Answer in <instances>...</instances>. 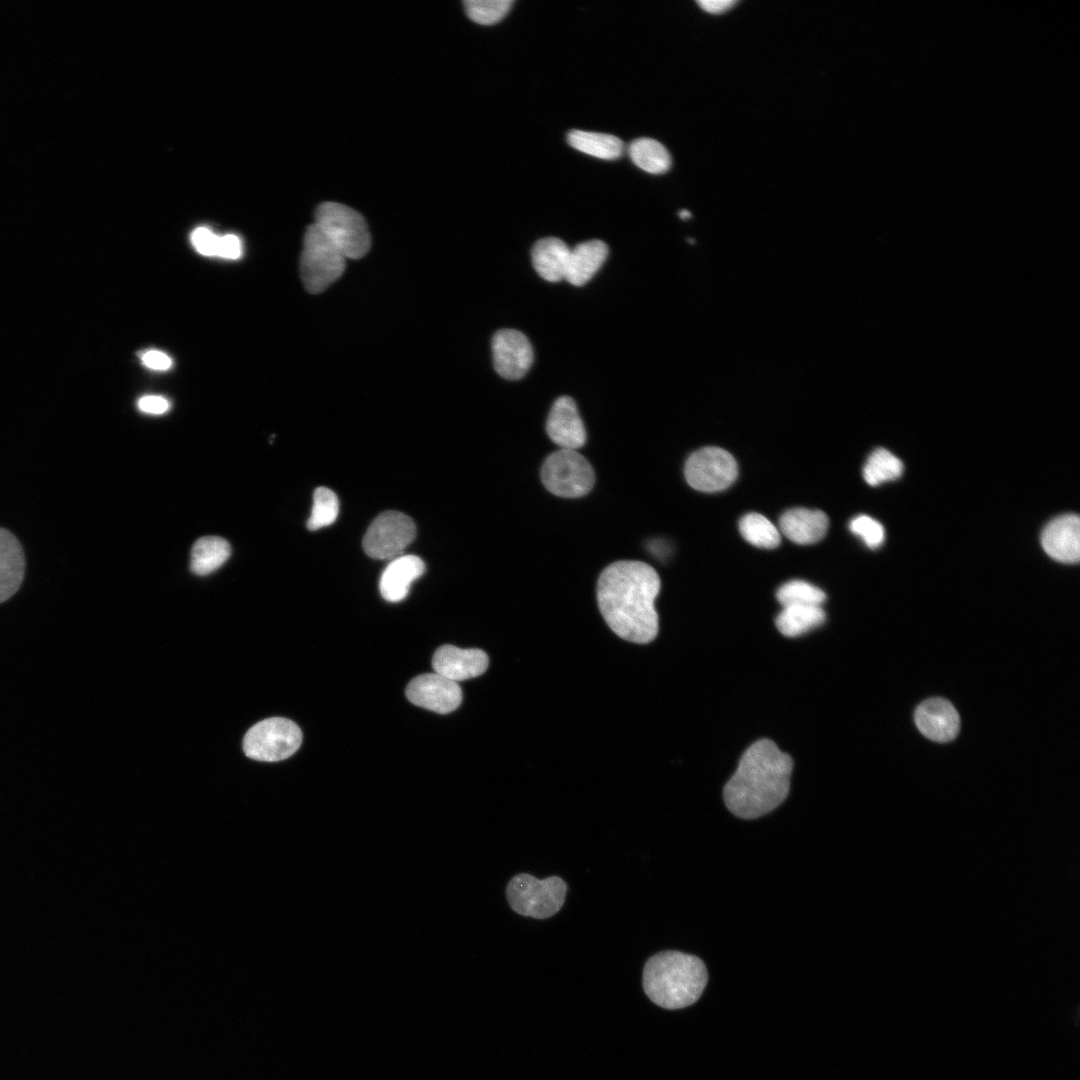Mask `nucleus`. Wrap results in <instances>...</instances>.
<instances>
[{"mask_svg": "<svg viewBox=\"0 0 1080 1080\" xmlns=\"http://www.w3.org/2000/svg\"><path fill=\"white\" fill-rule=\"evenodd\" d=\"M661 582L656 570L647 563L621 560L607 566L597 583L599 610L620 638L645 644L658 633V615L654 601Z\"/></svg>", "mask_w": 1080, "mask_h": 1080, "instance_id": "f257e3e1", "label": "nucleus"}, {"mask_svg": "<svg viewBox=\"0 0 1080 1080\" xmlns=\"http://www.w3.org/2000/svg\"><path fill=\"white\" fill-rule=\"evenodd\" d=\"M793 760L769 739L754 742L723 789L728 810L755 819L777 808L788 796Z\"/></svg>", "mask_w": 1080, "mask_h": 1080, "instance_id": "f03ea898", "label": "nucleus"}, {"mask_svg": "<svg viewBox=\"0 0 1080 1080\" xmlns=\"http://www.w3.org/2000/svg\"><path fill=\"white\" fill-rule=\"evenodd\" d=\"M708 981L702 960L679 951H663L650 957L643 969V989L649 999L666 1009L695 1003Z\"/></svg>", "mask_w": 1080, "mask_h": 1080, "instance_id": "7ed1b4c3", "label": "nucleus"}, {"mask_svg": "<svg viewBox=\"0 0 1080 1080\" xmlns=\"http://www.w3.org/2000/svg\"><path fill=\"white\" fill-rule=\"evenodd\" d=\"M314 224L346 258L360 259L371 246V237L363 216L337 202H323L315 211Z\"/></svg>", "mask_w": 1080, "mask_h": 1080, "instance_id": "20e7f679", "label": "nucleus"}, {"mask_svg": "<svg viewBox=\"0 0 1080 1080\" xmlns=\"http://www.w3.org/2000/svg\"><path fill=\"white\" fill-rule=\"evenodd\" d=\"M346 257L313 223L305 231L300 276L305 289L319 294L345 271Z\"/></svg>", "mask_w": 1080, "mask_h": 1080, "instance_id": "39448f33", "label": "nucleus"}, {"mask_svg": "<svg viewBox=\"0 0 1080 1080\" xmlns=\"http://www.w3.org/2000/svg\"><path fill=\"white\" fill-rule=\"evenodd\" d=\"M567 885L558 876L542 880L528 873L512 877L506 888L510 907L522 916L546 919L555 915L563 906Z\"/></svg>", "mask_w": 1080, "mask_h": 1080, "instance_id": "423d86ee", "label": "nucleus"}, {"mask_svg": "<svg viewBox=\"0 0 1080 1080\" xmlns=\"http://www.w3.org/2000/svg\"><path fill=\"white\" fill-rule=\"evenodd\" d=\"M541 480L545 488L556 496L578 498L591 491L595 475L585 456L576 450L560 449L545 459Z\"/></svg>", "mask_w": 1080, "mask_h": 1080, "instance_id": "0eeeda50", "label": "nucleus"}, {"mask_svg": "<svg viewBox=\"0 0 1080 1080\" xmlns=\"http://www.w3.org/2000/svg\"><path fill=\"white\" fill-rule=\"evenodd\" d=\"M301 742L302 732L293 721L273 717L248 730L243 739V750L249 758L274 762L293 755Z\"/></svg>", "mask_w": 1080, "mask_h": 1080, "instance_id": "6e6552de", "label": "nucleus"}, {"mask_svg": "<svg viewBox=\"0 0 1080 1080\" xmlns=\"http://www.w3.org/2000/svg\"><path fill=\"white\" fill-rule=\"evenodd\" d=\"M416 536V526L398 511L381 513L368 527L363 538L365 553L374 559L392 560L402 554Z\"/></svg>", "mask_w": 1080, "mask_h": 1080, "instance_id": "1a4fd4ad", "label": "nucleus"}, {"mask_svg": "<svg viewBox=\"0 0 1080 1080\" xmlns=\"http://www.w3.org/2000/svg\"><path fill=\"white\" fill-rule=\"evenodd\" d=\"M738 466L734 457L719 447H704L692 453L684 467L688 484L701 492H718L736 479Z\"/></svg>", "mask_w": 1080, "mask_h": 1080, "instance_id": "9d476101", "label": "nucleus"}, {"mask_svg": "<svg viewBox=\"0 0 1080 1080\" xmlns=\"http://www.w3.org/2000/svg\"><path fill=\"white\" fill-rule=\"evenodd\" d=\"M492 356L496 372L507 380H518L533 362L528 338L515 329H501L492 338Z\"/></svg>", "mask_w": 1080, "mask_h": 1080, "instance_id": "9b49d317", "label": "nucleus"}, {"mask_svg": "<svg viewBox=\"0 0 1080 1080\" xmlns=\"http://www.w3.org/2000/svg\"><path fill=\"white\" fill-rule=\"evenodd\" d=\"M407 699L427 710L447 714L462 701L460 686L437 673H427L412 679L406 688Z\"/></svg>", "mask_w": 1080, "mask_h": 1080, "instance_id": "f8f14e48", "label": "nucleus"}, {"mask_svg": "<svg viewBox=\"0 0 1080 1080\" xmlns=\"http://www.w3.org/2000/svg\"><path fill=\"white\" fill-rule=\"evenodd\" d=\"M914 720L918 730L935 742H949L959 733L958 712L943 698L935 697L923 701L915 710Z\"/></svg>", "mask_w": 1080, "mask_h": 1080, "instance_id": "ddd939ff", "label": "nucleus"}, {"mask_svg": "<svg viewBox=\"0 0 1080 1080\" xmlns=\"http://www.w3.org/2000/svg\"><path fill=\"white\" fill-rule=\"evenodd\" d=\"M546 431L561 449L577 450L586 442V430L575 401L569 396L555 400L549 412Z\"/></svg>", "mask_w": 1080, "mask_h": 1080, "instance_id": "4468645a", "label": "nucleus"}, {"mask_svg": "<svg viewBox=\"0 0 1080 1080\" xmlns=\"http://www.w3.org/2000/svg\"><path fill=\"white\" fill-rule=\"evenodd\" d=\"M487 654L480 649H462L453 645L439 647L432 666L435 673L454 682L480 676L488 667Z\"/></svg>", "mask_w": 1080, "mask_h": 1080, "instance_id": "2eb2a0df", "label": "nucleus"}, {"mask_svg": "<svg viewBox=\"0 0 1080 1080\" xmlns=\"http://www.w3.org/2000/svg\"><path fill=\"white\" fill-rule=\"evenodd\" d=\"M1044 551L1054 560L1073 564L1080 557V520L1075 514L1061 515L1047 524L1041 535Z\"/></svg>", "mask_w": 1080, "mask_h": 1080, "instance_id": "dca6fc26", "label": "nucleus"}, {"mask_svg": "<svg viewBox=\"0 0 1080 1080\" xmlns=\"http://www.w3.org/2000/svg\"><path fill=\"white\" fill-rule=\"evenodd\" d=\"M425 571V564L416 555H400L390 561L383 571L379 589L382 597L389 602L403 600L411 584Z\"/></svg>", "mask_w": 1080, "mask_h": 1080, "instance_id": "f3484780", "label": "nucleus"}, {"mask_svg": "<svg viewBox=\"0 0 1080 1080\" xmlns=\"http://www.w3.org/2000/svg\"><path fill=\"white\" fill-rule=\"evenodd\" d=\"M828 524V517L823 511L800 507L785 511L779 520L784 536L800 545L820 541L826 534Z\"/></svg>", "mask_w": 1080, "mask_h": 1080, "instance_id": "a211bd4d", "label": "nucleus"}, {"mask_svg": "<svg viewBox=\"0 0 1080 1080\" xmlns=\"http://www.w3.org/2000/svg\"><path fill=\"white\" fill-rule=\"evenodd\" d=\"M25 556L21 543L9 530L0 527V604L21 587Z\"/></svg>", "mask_w": 1080, "mask_h": 1080, "instance_id": "6ab92c4d", "label": "nucleus"}, {"mask_svg": "<svg viewBox=\"0 0 1080 1080\" xmlns=\"http://www.w3.org/2000/svg\"><path fill=\"white\" fill-rule=\"evenodd\" d=\"M608 252L607 244L598 239L570 248L565 280L574 286L586 284L605 262Z\"/></svg>", "mask_w": 1080, "mask_h": 1080, "instance_id": "aec40b11", "label": "nucleus"}, {"mask_svg": "<svg viewBox=\"0 0 1080 1080\" xmlns=\"http://www.w3.org/2000/svg\"><path fill=\"white\" fill-rule=\"evenodd\" d=\"M570 248L556 237L538 240L531 251L532 264L538 275L548 282L565 279Z\"/></svg>", "mask_w": 1080, "mask_h": 1080, "instance_id": "412c9836", "label": "nucleus"}, {"mask_svg": "<svg viewBox=\"0 0 1080 1080\" xmlns=\"http://www.w3.org/2000/svg\"><path fill=\"white\" fill-rule=\"evenodd\" d=\"M825 618L821 606L789 605L783 607L775 623L784 636L797 637L823 624Z\"/></svg>", "mask_w": 1080, "mask_h": 1080, "instance_id": "4be33fe9", "label": "nucleus"}, {"mask_svg": "<svg viewBox=\"0 0 1080 1080\" xmlns=\"http://www.w3.org/2000/svg\"><path fill=\"white\" fill-rule=\"evenodd\" d=\"M229 543L218 536H205L198 539L191 551V571L200 576L210 574L221 567L230 557Z\"/></svg>", "mask_w": 1080, "mask_h": 1080, "instance_id": "5701e85b", "label": "nucleus"}, {"mask_svg": "<svg viewBox=\"0 0 1080 1080\" xmlns=\"http://www.w3.org/2000/svg\"><path fill=\"white\" fill-rule=\"evenodd\" d=\"M567 141L574 149L604 160L617 159L624 151L623 141L606 133L571 130Z\"/></svg>", "mask_w": 1080, "mask_h": 1080, "instance_id": "b1692460", "label": "nucleus"}, {"mask_svg": "<svg viewBox=\"0 0 1080 1080\" xmlns=\"http://www.w3.org/2000/svg\"><path fill=\"white\" fill-rule=\"evenodd\" d=\"M628 154L638 168L651 174H663L671 167L672 159L669 151L663 144L652 138L635 139L628 146Z\"/></svg>", "mask_w": 1080, "mask_h": 1080, "instance_id": "393cba45", "label": "nucleus"}, {"mask_svg": "<svg viewBox=\"0 0 1080 1080\" xmlns=\"http://www.w3.org/2000/svg\"><path fill=\"white\" fill-rule=\"evenodd\" d=\"M739 531L747 542L759 548L772 549L781 541L778 528L768 518L755 512L740 519Z\"/></svg>", "mask_w": 1080, "mask_h": 1080, "instance_id": "a878e982", "label": "nucleus"}, {"mask_svg": "<svg viewBox=\"0 0 1080 1080\" xmlns=\"http://www.w3.org/2000/svg\"><path fill=\"white\" fill-rule=\"evenodd\" d=\"M903 473V463L894 454L884 448L875 449L867 458L863 467V477L870 486H877L899 478Z\"/></svg>", "mask_w": 1080, "mask_h": 1080, "instance_id": "bb28decb", "label": "nucleus"}, {"mask_svg": "<svg viewBox=\"0 0 1080 1080\" xmlns=\"http://www.w3.org/2000/svg\"><path fill=\"white\" fill-rule=\"evenodd\" d=\"M776 598L783 607L789 605L821 606L826 600V595L822 589L809 582L790 580L779 587Z\"/></svg>", "mask_w": 1080, "mask_h": 1080, "instance_id": "cd10ccee", "label": "nucleus"}, {"mask_svg": "<svg viewBox=\"0 0 1080 1080\" xmlns=\"http://www.w3.org/2000/svg\"><path fill=\"white\" fill-rule=\"evenodd\" d=\"M339 512V501L329 488L318 487L313 494V506L307 521L311 531L329 526L335 522Z\"/></svg>", "mask_w": 1080, "mask_h": 1080, "instance_id": "c85d7f7f", "label": "nucleus"}, {"mask_svg": "<svg viewBox=\"0 0 1080 1080\" xmlns=\"http://www.w3.org/2000/svg\"><path fill=\"white\" fill-rule=\"evenodd\" d=\"M513 3L511 0H466L463 2L468 17L483 25L499 22L509 12Z\"/></svg>", "mask_w": 1080, "mask_h": 1080, "instance_id": "c756f323", "label": "nucleus"}, {"mask_svg": "<svg viewBox=\"0 0 1080 1080\" xmlns=\"http://www.w3.org/2000/svg\"><path fill=\"white\" fill-rule=\"evenodd\" d=\"M849 529L871 549L879 547L885 538L881 523L868 515L861 514L854 517L849 523Z\"/></svg>", "mask_w": 1080, "mask_h": 1080, "instance_id": "7c9ffc66", "label": "nucleus"}, {"mask_svg": "<svg viewBox=\"0 0 1080 1080\" xmlns=\"http://www.w3.org/2000/svg\"><path fill=\"white\" fill-rule=\"evenodd\" d=\"M191 243L204 256H217L220 248V236L206 227H198L191 233Z\"/></svg>", "mask_w": 1080, "mask_h": 1080, "instance_id": "2f4dec72", "label": "nucleus"}, {"mask_svg": "<svg viewBox=\"0 0 1080 1080\" xmlns=\"http://www.w3.org/2000/svg\"><path fill=\"white\" fill-rule=\"evenodd\" d=\"M138 409L144 413L160 415L166 413L170 408L169 401L159 395H146L141 397L137 402Z\"/></svg>", "mask_w": 1080, "mask_h": 1080, "instance_id": "473e14b6", "label": "nucleus"}, {"mask_svg": "<svg viewBox=\"0 0 1080 1080\" xmlns=\"http://www.w3.org/2000/svg\"><path fill=\"white\" fill-rule=\"evenodd\" d=\"M242 255V245L239 237L233 234H227L220 237V248L218 257L225 259H238Z\"/></svg>", "mask_w": 1080, "mask_h": 1080, "instance_id": "72a5a7b5", "label": "nucleus"}, {"mask_svg": "<svg viewBox=\"0 0 1080 1080\" xmlns=\"http://www.w3.org/2000/svg\"><path fill=\"white\" fill-rule=\"evenodd\" d=\"M141 360L146 367L153 370L164 371L172 366L171 358L167 354L157 350H149L142 353Z\"/></svg>", "mask_w": 1080, "mask_h": 1080, "instance_id": "f704fd0d", "label": "nucleus"}, {"mask_svg": "<svg viewBox=\"0 0 1080 1080\" xmlns=\"http://www.w3.org/2000/svg\"><path fill=\"white\" fill-rule=\"evenodd\" d=\"M735 0H699L697 4L706 12L719 14L736 5Z\"/></svg>", "mask_w": 1080, "mask_h": 1080, "instance_id": "c9c22d12", "label": "nucleus"}, {"mask_svg": "<svg viewBox=\"0 0 1080 1080\" xmlns=\"http://www.w3.org/2000/svg\"><path fill=\"white\" fill-rule=\"evenodd\" d=\"M679 215H680V217H681V218H683V219H686V218L690 217V213H689V212H688L687 210H682V211H681V212L679 213Z\"/></svg>", "mask_w": 1080, "mask_h": 1080, "instance_id": "e433bc0d", "label": "nucleus"}]
</instances>
